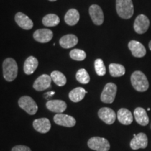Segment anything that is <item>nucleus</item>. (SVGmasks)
Listing matches in <instances>:
<instances>
[{
	"instance_id": "obj_29",
	"label": "nucleus",
	"mask_w": 151,
	"mask_h": 151,
	"mask_svg": "<svg viewBox=\"0 0 151 151\" xmlns=\"http://www.w3.org/2000/svg\"><path fill=\"white\" fill-rule=\"evenodd\" d=\"M94 69L97 74L99 76H103L106 72L104 63L101 59H97L94 61Z\"/></svg>"
},
{
	"instance_id": "obj_5",
	"label": "nucleus",
	"mask_w": 151,
	"mask_h": 151,
	"mask_svg": "<svg viewBox=\"0 0 151 151\" xmlns=\"http://www.w3.org/2000/svg\"><path fill=\"white\" fill-rule=\"evenodd\" d=\"M18 105L29 115H35L38 111L37 103L29 96H23L20 97L18 100Z\"/></svg>"
},
{
	"instance_id": "obj_6",
	"label": "nucleus",
	"mask_w": 151,
	"mask_h": 151,
	"mask_svg": "<svg viewBox=\"0 0 151 151\" xmlns=\"http://www.w3.org/2000/svg\"><path fill=\"white\" fill-rule=\"evenodd\" d=\"M117 93V86L113 83H109L104 86L101 94V101L106 104H111L114 101Z\"/></svg>"
},
{
	"instance_id": "obj_31",
	"label": "nucleus",
	"mask_w": 151,
	"mask_h": 151,
	"mask_svg": "<svg viewBox=\"0 0 151 151\" xmlns=\"http://www.w3.org/2000/svg\"><path fill=\"white\" fill-rule=\"evenodd\" d=\"M53 94H55V92H53V91H51V92H47V93L45 94L44 97H46V99H48V97H51V96L53 95Z\"/></svg>"
},
{
	"instance_id": "obj_13",
	"label": "nucleus",
	"mask_w": 151,
	"mask_h": 151,
	"mask_svg": "<svg viewBox=\"0 0 151 151\" xmlns=\"http://www.w3.org/2000/svg\"><path fill=\"white\" fill-rule=\"evenodd\" d=\"M51 81L52 79L50 76L47 74L41 75L39 78H37V80L34 83V89L37 90V91H43V90L48 89V88L50 87Z\"/></svg>"
},
{
	"instance_id": "obj_4",
	"label": "nucleus",
	"mask_w": 151,
	"mask_h": 151,
	"mask_svg": "<svg viewBox=\"0 0 151 151\" xmlns=\"http://www.w3.org/2000/svg\"><path fill=\"white\" fill-rule=\"evenodd\" d=\"M88 146L90 149L96 151H109L111 147L107 139L99 137L90 138L88 141Z\"/></svg>"
},
{
	"instance_id": "obj_3",
	"label": "nucleus",
	"mask_w": 151,
	"mask_h": 151,
	"mask_svg": "<svg viewBox=\"0 0 151 151\" xmlns=\"http://www.w3.org/2000/svg\"><path fill=\"white\" fill-rule=\"evenodd\" d=\"M116 11L121 18H131L134 12L132 0H116Z\"/></svg>"
},
{
	"instance_id": "obj_26",
	"label": "nucleus",
	"mask_w": 151,
	"mask_h": 151,
	"mask_svg": "<svg viewBox=\"0 0 151 151\" xmlns=\"http://www.w3.org/2000/svg\"><path fill=\"white\" fill-rule=\"evenodd\" d=\"M60 18L55 14H48L43 17L42 22L46 27H55L60 23Z\"/></svg>"
},
{
	"instance_id": "obj_22",
	"label": "nucleus",
	"mask_w": 151,
	"mask_h": 151,
	"mask_svg": "<svg viewBox=\"0 0 151 151\" xmlns=\"http://www.w3.org/2000/svg\"><path fill=\"white\" fill-rule=\"evenodd\" d=\"M80 19V14L76 9H71L67 11L65 16V22L68 25L73 26L76 24Z\"/></svg>"
},
{
	"instance_id": "obj_18",
	"label": "nucleus",
	"mask_w": 151,
	"mask_h": 151,
	"mask_svg": "<svg viewBox=\"0 0 151 151\" xmlns=\"http://www.w3.org/2000/svg\"><path fill=\"white\" fill-rule=\"evenodd\" d=\"M78 42V37L74 35H67L60 39V45L62 48L68 49L76 46Z\"/></svg>"
},
{
	"instance_id": "obj_7",
	"label": "nucleus",
	"mask_w": 151,
	"mask_h": 151,
	"mask_svg": "<svg viewBox=\"0 0 151 151\" xmlns=\"http://www.w3.org/2000/svg\"><path fill=\"white\" fill-rule=\"evenodd\" d=\"M149 26H150V21L148 17L143 14H140L135 19L134 23V29L137 34L143 35L148 31Z\"/></svg>"
},
{
	"instance_id": "obj_33",
	"label": "nucleus",
	"mask_w": 151,
	"mask_h": 151,
	"mask_svg": "<svg viewBox=\"0 0 151 151\" xmlns=\"http://www.w3.org/2000/svg\"><path fill=\"white\" fill-rule=\"evenodd\" d=\"M49 1H56V0H49Z\"/></svg>"
},
{
	"instance_id": "obj_17",
	"label": "nucleus",
	"mask_w": 151,
	"mask_h": 151,
	"mask_svg": "<svg viewBox=\"0 0 151 151\" xmlns=\"http://www.w3.org/2000/svg\"><path fill=\"white\" fill-rule=\"evenodd\" d=\"M49 111L57 113H62L67 109V104L62 100H49L46 103Z\"/></svg>"
},
{
	"instance_id": "obj_28",
	"label": "nucleus",
	"mask_w": 151,
	"mask_h": 151,
	"mask_svg": "<svg viewBox=\"0 0 151 151\" xmlns=\"http://www.w3.org/2000/svg\"><path fill=\"white\" fill-rule=\"evenodd\" d=\"M69 55L71 59L76 61H83L86 58V52L81 49H73L72 50H71Z\"/></svg>"
},
{
	"instance_id": "obj_8",
	"label": "nucleus",
	"mask_w": 151,
	"mask_h": 151,
	"mask_svg": "<svg viewBox=\"0 0 151 151\" xmlns=\"http://www.w3.org/2000/svg\"><path fill=\"white\" fill-rule=\"evenodd\" d=\"M54 122L57 124L66 127H72L76 123L73 117L63 113H57L53 118Z\"/></svg>"
},
{
	"instance_id": "obj_20",
	"label": "nucleus",
	"mask_w": 151,
	"mask_h": 151,
	"mask_svg": "<svg viewBox=\"0 0 151 151\" xmlns=\"http://www.w3.org/2000/svg\"><path fill=\"white\" fill-rule=\"evenodd\" d=\"M134 116L136 121L140 125L146 126L148 124L149 118L146 111L144 109L138 107L134 111Z\"/></svg>"
},
{
	"instance_id": "obj_14",
	"label": "nucleus",
	"mask_w": 151,
	"mask_h": 151,
	"mask_svg": "<svg viewBox=\"0 0 151 151\" xmlns=\"http://www.w3.org/2000/svg\"><path fill=\"white\" fill-rule=\"evenodd\" d=\"M15 20H16V23L18 24L19 27H20L23 29L29 30L33 27L34 24L32 20L27 15L24 14L23 13H17L15 16Z\"/></svg>"
},
{
	"instance_id": "obj_21",
	"label": "nucleus",
	"mask_w": 151,
	"mask_h": 151,
	"mask_svg": "<svg viewBox=\"0 0 151 151\" xmlns=\"http://www.w3.org/2000/svg\"><path fill=\"white\" fill-rule=\"evenodd\" d=\"M39 62L34 56H29L24 63V72L27 75H31L37 69Z\"/></svg>"
},
{
	"instance_id": "obj_12",
	"label": "nucleus",
	"mask_w": 151,
	"mask_h": 151,
	"mask_svg": "<svg viewBox=\"0 0 151 151\" xmlns=\"http://www.w3.org/2000/svg\"><path fill=\"white\" fill-rule=\"evenodd\" d=\"M128 48L131 50L132 55L135 58H143L146 54V50L144 46L139 41H130L128 43Z\"/></svg>"
},
{
	"instance_id": "obj_30",
	"label": "nucleus",
	"mask_w": 151,
	"mask_h": 151,
	"mask_svg": "<svg viewBox=\"0 0 151 151\" xmlns=\"http://www.w3.org/2000/svg\"><path fill=\"white\" fill-rule=\"evenodd\" d=\"M11 151H32L30 148L28 146H23V145H18V146H14L12 148Z\"/></svg>"
},
{
	"instance_id": "obj_10",
	"label": "nucleus",
	"mask_w": 151,
	"mask_h": 151,
	"mask_svg": "<svg viewBox=\"0 0 151 151\" xmlns=\"http://www.w3.org/2000/svg\"><path fill=\"white\" fill-rule=\"evenodd\" d=\"M98 116L107 124H113L116 119V114L115 111L108 107L100 109L98 111Z\"/></svg>"
},
{
	"instance_id": "obj_24",
	"label": "nucleus",
	"mask_w": 151,
	"mask_h": 151,
	"mask_svg": "<svg viewBox=\"0 0 151 151\" xmlns=\"http://www.w3.org/2000/svg\"><path fill=\"white\" fill-rule=\"evenodd\" d=\"M109 73L113 77H120L125 73V68L123 65L112 63L109 65Z\"/></svg>"
},
{
	"instance_id": "obj_11",
	"label": "nucleus",
	"mask_w": 151,
	"mask_h": 151,
	"mask_svg": "<svg viewBox=\"0 0 151 151\" xmlns=\"http://www.w3.org/2000/svg\"><path fill=\"white\" fill-rule=\"evenodd\" d=\"M148 137L144 133H139L134 135V138L130 142V147L133 150L139 148H146L148 146Z\"/></svg>"
},
{
	"instance_id": "obj_2",
	"label": "nucleus",
	"mask_w": 151,
	"mask_h": 151,
	"mask_svg": "<svg viewBox=\"0 0 151 151\" xmlns=\"http://www.w3.org/2000/svg\"><path fill=\"white\" fill-rule=\"evenodd\" d=\"M132 86L138 92H145L148 89L149 82L146 76L141 71H135L131 76Z\"/></svg>"
},
{
	"instance_id": "obj_19",
	"label": "nucleus",
	"mask_w": 151,
	"mask_h": 151,
	"mask_svg": "<svg viewBox=\"0 0 151 151\" xmlns=\"http://www.w3.org/2000/svg\"><path fill=\"white\" fill-rule=\"evenodd\" d=\"M117 118L119 122L124 125H129L133 121L132 113L127 109H120L117 113Z\"/></svg>"
},
{
	"instance_id": "obj_23",
	"label": "nucleus",
	"mask_w": 151,
	"mask_h": 151,
	"mask_svg": "<svg viewBox=\"0 0 151 151\" xmlns=\"http://www.w3.org/2000/svg\"><path fill=\"white\" fill-rule=\"evenodd\" d=\"M86 93H88V92L84 88L78 87V88L73 89L69 92V97L73 102H79L81 100L83 99Z\"/></svg>"
},
{
	"instance_id": "obj_15",
	"label": "nucleus",
	"mask_w": 151,
	"mask_h": 151,
	"mask_svg": "<svg viewBox=\"0 0 151 151\" xmlns=\"http://www.w3.org/2000/svg\"><path fill=\"white\" fill-rule=\"evenodd\" d=\"M33 127L36 131L41 134H46L50 131L51 124L48 118H42L36 119L33 122Z\"/></svg>"
},
{
	"instance_id": "obj_9",
	"label": "nucleus",
	"mask_w": 151,
	"mask_h": 151,
	"mask_svg": "<svg viewBox=\"0 0 151 151\" xmlns=\"http://www.w3.org/2000/svg\"><path fill=\"white\" fill-rule=\"evenodd\" d=\"M89 14L93 23L96 25H101L104 20V16L102 9L99 6L93 4L90 7Z\"/></svg>"
},
{
	"instance_id": "obj_25",
	"label": "nucleus",
	"mask_w": 151,
	"mask_h": 151,
	"mask_svg": "<svg viewBox=\"0 0 151 151\" xmlns=\"http://www.w3.org/2000/svg\"><path fill=\"white\" fill-rule=\"evenodd\" d=\"M50 77H51L52 81L55 83L57 86L62 87L65 86L67 83V78L65 75L62 72L58 71H52L50 74Z\"/></svg>"
},
{
	"instance_id": "obj_1",
	"label": "nucleus",
	"mask_w": 151,
	"mask_h": 151,
	"mask_svg": "<svg viewBox=\"0 0 151 151\" xmlns=\"http://www.w3.org/2000/svg\"><path fill=\"white\" fill-rule=\"evenodd\" d=\"M4 78L6 81L11 82L16 78L18 76V67L16 60L13 58H6L2 65Z\"/></svg>"
},
{
	"instance_id": "obj_27",
	"label": "nucleus",
	"mask_w": 151,
	"mask_h": 151,
	"mask_svg": "<svg viewBox=\"0 0 151 151\" xmlns=\"http://www.w3.org/2000/svg\"><path fill=\"white\" fill-rule=\"evenodd\" d=\"M76 78L79 83L82 84H88L90 81V76L85 69H79L76 75Z\"/></svg>"
},
{
	"instance_id": "obj_32",
	"label": "nucleus",
	"mask_w": 151,
	"mask_h": 151,
	"mask_svg": "<svg viewBox=\"0 0 151 151\" xmlns=\"http://www.w3.org/2000/svg\"><path fill=\"white\" fill-rule=\"evenodd\" d=\"M148 47H149V49L151 50V41L148 43Z\"/></svg>"
},
{
	"instance_id": "obj_16",
	"label": "nucleus",
	"mask_w": 151,
	"mask_h": 151,
	"mask_svg": "<svg viewBox=\"0 0 151 151\" xmlns=\"http://www.w3.org/2000/svg\"><path fill=\"white\" fill-rule=\"evenodd\" d=\"M34 39L39 43H48L53 37V33L50 29H40L35 32L33 35Z\"/></svg>"
}]
</instances>
